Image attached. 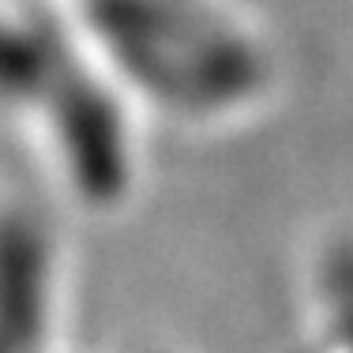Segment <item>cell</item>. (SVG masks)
Listing matches in <instances>:
<instances>
[{"mask_svg":"<svg viewBox=\"0 0 353 353\" xmlns=\"http://www.w3.org/2000/svg\"><path fill=\"white\" fill-rule=\"evenodd\" d=\"M136 105L90 57L61 8L0 0V124L83 203H121L136 184Z\"/></svg>","mask_w":353,"mask_h":353,"instance_id":"cell-1","label":"cell"}]
</instances>
